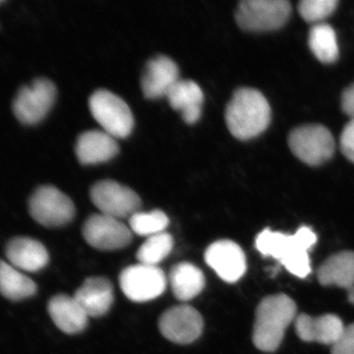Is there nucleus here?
Wrapping results in <instances>:
<instances>
[{
    "mask_svg": "<svg viewBox=\"0 0 354 354\" xmlns=\"http://www.w3.org/2000/svg\"><path fill=\"white\" fill-rule=\"evenodd\" d=\"M316 242L317 235L308 227H300L292 235L265 230L256 239V248L262 255L278 260L290 274L304 279L311 272L308 253Z\"/></svg>",
    "mask_w": 354,
    "mask_h": 354,
    "instance_id": "f257e3e1",
    "label": "nucleus"
},
{
    "mask_svg": "<svg viewBox=\"0 0 354 354\" xmlns=\"http://www.w3.org/2000/svg\"><path fill=\"white\" fill-rule=\"evenodd\" d=\"M272 111L262 93L255 88L235 91L225 109L228 130L239 140L259 136L269 127Z\"/></svg>",
    "mask_w": 354,
    "mask_h": 354,
    "instance_id": "f03ea898",
    "label": "nucleus"
},
{
    "mask_svg": "<svg viewBox=\"0 0 354 354\" xmlns=\"http://www.w3.org/2000/svg\"><path fill=\"white\" fill-rule=\"evenodd\" d=\"M297 318V305L286 295L265 297L258 305L254 325L253 342L265 353L281 346L286 330Z\"/></svg>",
    "mask_w": 354,
    "mask_h": 354,
    "instance_id": "7ed1b4c3",
    "label": "nucleus"
},
{
    "mask_svg": "<svg viewBox=\"0 0 354 354\" xmlns=\"http://www.w3.org/2000/svg\"><path fill=\"white\" fill-rule=\"evenodd\" d=\"M93 118L114 138H127L134 127L131 109L120 97L108 90H97L88 100Z\"/></svg>",
    "mask_w": 354,
    "mask_h": 354,
    "instance_id": "20e7f679",
    "label": "nucleus"
},
{
    "mask_svg": "<svg viewBox=\"0 0 354 354\" xmlns=\"http://www.w3.org/2000/svg\"><path fill=\"white\" fill-rule=\"evenodd\" d=\"M290 12L286 0H244L239 3L235 19L245 31L269 32L283 27Z\"/></svg>",
    "mask_w": 354,
    "mask_h": 354,
    "instance_id": "39448f33",
    "label": "nucleus"
},
{
    "mask_svg": "<svg viewBox=\"0 0 354 354\" xmlns=\"http://www.w3.org/2000/svg\"><path fill=\"white\" fill-rule=\"evenodd\" d=\"M288 146L304 164L319 165L335 153V142L330 130L323 125L307 124L295 128L288 136Z\"/></svg>",
    "mask_w": 354,
    "mask_h": 354,
    "instance_id": "423d86ee",
    "label": "nucleus"
},
{
    "mask_svg": "<svg viewBox=\"0 0 354 354\" xmlns=\"http://www.w3.org/2000/svg\"><path fill=\"white\" fill-rule=\"evenodd\" d=\"M29 212L39 225L57 227L73 220L75 207L71 199L57 187L44 185L32 193L29 200Z\"/></svg>",
    "mask_w": 354,
    "mask_h": 354,
    "instance_id": "0eeeda50",
    "label": "nucleus"
},
{
    "mask_svg": "<svg viewBox=\"0 0 354 354\" xmlns=\"http://www.w3.org/2000/svg\"><path fill=\"white\" fill-rule=\"evenodd\" d=\"M57 87L46 78H39L21 88L13 102V113L22 124L41 122L57 99Z\"/></svg>",
    "mask_w": 354,
    "mask_h": 354,
    "instance_id": "6e6552de",
    "label": "nucleus"
},
{
    "mask_svg": "<svg viewBox=\"0 0 354 354\" xmlns=\"http://www.w3.org/2000/svg\"><path fill=\"white\" fill-rule=\"evenodd\" d=\"M167 283V277L158 266L139 263L125 268L120 272L121 290L128 299L138 304L160 297L165 292Z\"/></svg>",
    "mask_w": 354,
    "mask_h": 354,
    "instance_id": "1a4fd4ad",
    "label": "nucleus"
},
{
    "mask_svg": "<svg viewBox=\"0 0 354 354\" xmlns=\"http://www.w3.org/2000/svg\"><path fill=\"white\" fill-rule=\"evenodd\" d=\"M93 204L101 214L113 218H130L140 212L141 199L131 188L113 180L99 181L90 192Z\"/></svg>",
    "mask_w": 354,
    "mask_h": 354,
    "instance_id": "9d476101",
    "label": "nucleus"
},
{
    "mask_svg": "<svg viewBox=\"0 0 354 354\" xmlns=\"http://www.w3.org/2000/svg\"><path fill=\"white\" fill-rule=\"evenodd\" d=\"M83 236L97 250H118L129 245L132 232L118 218L97 214L88 216L82 228Z\"/></svg>",
    "mask_w": 354,
    "mask_h": 354,
    "instance_id": "9b49d317",
    "label": "nucleus"
},
{
    "mask_svg": "<svg viewBox=\"0 0 354 354\" xmlns=\"http://www.w3.org/2000/svg\"><path fill=\"white\" fill-rule=\"evenodd\" d=\"M158 328L165 339L174 344H188L202 335L204 321L196 309L187 304L171 307L162 314Z\"/></svg>",
    "mask_w": 354,
    "mask_h": 354,
    "instance_id": "f8f14e48",
    "label": "nucleus"
},
{
    "mask_svg": "<svg viewBox=\"0 0 354 354\" xmlns=\"http://www.w3.org/2000/svg\"><path fill=\"white\" fill-rule=\"evenodd\" d=\"M205 261L223 281L235 283L246 272V257L239 244L227 239L214 242L205 252Z\"/></svg>",
    "mask_w": 354,
    "mask_h": 354,
    "instance_id": "ddd939ff",
    "label": "nucleus"
},
{
    "mask_svg": "<svg viewBox=\"0 0 354 354\" xmlns=\"http://www.w3.org/2000/svg\"><path fill=\"white\" fill-rule=\"evenodd\" d=\"M179 69L171 58L160 55L147 64L142 76L141 86L147 99L167 97L178 81Z\"/></svg>",
    "mask_w": 354,
    "mask_h": 354,
    "instance_id": "4468645a",
    "label": "nucleus"
},
{
    "mask_svg": "<svg viewBox=\"0 0 354 354\" xmlns=\"http://www.w3.org/2000/svg\"><path fill=\"white\" fill-rule=\"evenodd\" d=\"M6 255L9 264L21 272H36L43 270L50 255L41 242L29 237H15L7 243Z\"/></svg>",
    "mask_w": 354,
    "mask_h": 354,
    "instance_id": "2eb2a0df",
    "label": "nucleus"
},
{
    "mask_svg": "<svg viewBox=\"0 0 354 354\" xmlns=\"http://www.w3.org/2000/svg\"><path fill=\"white\" fill-rule=\"evenodd\" d=\"M295 330L302 341L319 342L333 346L344 330V324L337 316L313 317L300 314L295 318Z\"/></svg>",
    "mask_w": 354,
    "mask_h": 354,
    "instance_id": "dca6fc26",
    "label": "nucleus"
},
{
    "mask_svg": "<svg viewBox=\"0 0 354 354\" xmlns=\"http://www.w3.org/2000/svg\"><path fill=\"white\" fill-rule=\"evenodd\" d=\"M75 152L81 164L97 165L115 157L120 147L116 139L104 130H91L78 137Z\"/></svg>",
    "mask_w": 354,
    "mask_h": 354,
    "instance_id": "f3484780",
    "label": "nucleus"
},
{
    "mask_svg": "<svg viewBox=\"0 0 354 354\" xmlns=\"http://www.w3.org/2000/svg\"><path fill=\"white\" fill-rule=\"evenodd\" d=\"M74 298L88 317L97 318L106 315L113 304V283L101 277L88 278L76 290Z\"/></svg>",
    "mask_w": 354,
    "mask_h": 354,
    "instance_id": "a211bd4d",
    "label": "nucleus"
},
{
    "mask_svg": "<svg viewBox=\"0 0 354 354\" xmlns=\"http://www.w3.org/2000/svg\"><path fill=\"white\" fill-rule=\"evenodd\" d=\"M48 311L53 323L65 334H79L87 328L88 316L74 297L55 295L48 302Z\"/></svg>",
    "mask_w": 354,
    "mask_h": 354,
    "instance_id": "6ab92c4d",
    "label": "nucleus"
},
{
    "mask_svg": "<svg viewBox=\"0 0 354 354\" xmlns=\"http://www.w3.org/2000/svg\"><path fill=\"white\" fill-rule=\"evenodd\" d=\"M172 109L183 114L187 124H194L201 118L204 94L197 83L179 80L167 95Z\"/></svg>",
    "mask_w": 354,
    "mask_h": 354,
    "instance_id": "aec40b11",
    "label": "nucleus"
},
{
    "mask_svg": "<svg viewBox=\"0 0 354 354\" xmlns=\"http://www.w3.org/2000/svg\"><path fill=\"white\" fill-rule=\"evenodd\" d=\"M317 274L322 286L349 290L354 286V253L344 251L330 256L320 266Z\"/></svg>",
    "mask_w": 354,
    "mask_h": 354,
    "instance_id": "412c9836",
    "label": "nucleus"
},
{
    "mask_svg": "<svg viewBox=\"0 0 354 354\" xmlns=\"http://www.w3.org/2000/svg\"><path fill=\"white\" fill-rule=\"evenodd\" d=\"M169 283L177 299L189 301L202 292L206 279L199 268L191 263L183 262L172 267Z\"/></svg>",
    "mask_w": 354,
    "mask_h": 354,
    "instance_id": "4be33fe9",
    "label": "nucleus"
},
{
    "mask_svg": "<svg viewBox=\"0 0 354 354\" xmlns=\"http://www.w3.org/2000/svg\"><path fill=\"white\" fill-rule=\"evenodd\" d=\"M38 290L29 277L6 261L0 260V295L11 301L34 297Z\"/></svg>",
    "mask_w": 354,
    "mask_h": 354,
    "instance_id": "5701e85b",
    "label": "nucleus"
},
{
    "mask_svg": "<svg viewBox=\"0 0 354 354\" xmlns=\"http://www.w3.org/2000/svg\"><path fill=\"white\" fill-rule=\"evenodd\" d=\"M310 50L321 62L332 64L339 57L335 30L328 24H317L310 30Z\"/></svg>",
    "mask_w": 354,
    "mask_h": 354,
    "instance_id": "b1692460",
    "label": "nucleus"
},
{
    "mask_svg": "<svg viewBox=\"0 0 354 354\" xmlns=\"http://www.w3.org/2000/svg\"><path fill=\"white\" fill-rule=\"evenodd\" d=\"M174 239L167 232L148 237L137 251V259L141 264L158 266L171 254Z\"/></svg>",
    "mask_w": 354,
    "mask_h": 354,
    "instance_id": "393cba45",
    "label": "nucleus"
},
{
    "mask_svg": "<svg viewBox=\"0 0 354 354\" xmlns=\"http://www.w3.org/2000/svg\"><path fill=\"white\" fill-rule=\"evenodd\" d=\"M169 220L164 212L153 209L151 212H138L129 218V227L132 232L141 236H153L165 232Z\"/></svg>",
    "mask_w": 354,
    "mask_h": 354,
    "instance_id": "a878e982",
    "label": "nucleus"
},
{
    "mask_svg": "<svg viewBox=\"0 0 354 354\" xmlns=\"http://www.w3.org/2000/svg\"><path fill=\"white\" fill-rule=\"evenodd\" d=\"M337 0H304L298 4L300 15L307 22H320L334 12Z\"/></svg>",
    "mask_w": 354,
    "mask_h": 354,
    "instance_id": "bb28decb",
    "label": "nucleus"
},
{
    "mask_svg": "<svg viewBox=\"0 0 354 354\" xmlns=\"http://www.w3.org/2000/svg\"><path fill=\"white\" fill-rule=\"evenodd\" d=\"M332 354H354V324L344 327L341 337L332 346Z\"/></svg>",
    "mask_w": 354,
    "mask_h": 354,
    "instance_id": "cd10ccee",
    "label": "nucleus"
},
{
    "mask_svg": "<svg viewBox=\"0 0 354 354\" xmlns=\"http://www.w3.org/2000/svg\"><path fill=\"white\" fill-rule=\"evenodd\" d=\"M342 152L354 162V118L344 127L341 135Z\"/></svg>",
    "mask_w": 354,
    "mask_h": 354,
    "instance_id": "c85d7f7f",
    "label": "nucleus"
},
{
    "mask_svg": "<svg viewBox=\"0 0 354 354\" xmlns=\"http://www.w3.org/2000/svg\"><path fill=\"white\" fill-rule=\"evenodd\" d=\"M342 109L351 118H354V83L348 86L342 95Z\"/></svg>",
    "mask_w": 354,
    "mask_h": 354,
    "instance_id": "c756f323",
    "label": "nucleus"
},
{
    "mask_svg": "<svg viewBox=\"0 0 354 354\" xmlns=\"http://www.w3.org/2000/svg\"><path fill=\"white\" fill-rule=\"evenodd\" d=\"M348 290V301L351 302V304L354 305V286H353L351 288H349Z\"/></svg>",
    "mask_w": 354,
    "mask_h": 354,
    "instance_id": "7c9ffc66",
    "label": "nucleus"
},
{
    "mask_svg": "<svg viewBox=\"0 0 354 354\" xmlns=\"http://www.w3.org/2000/svg\"><path fill=\"white\" fill-rule=\"evenodd\" d=\"M2 1H0V3H1Z\"/></svg>",
    "mask_w": 354,
    "mask_h": 354,
    "instance_id": "2f4dec72",
    "label": "nucleus"
}]
</instances>
